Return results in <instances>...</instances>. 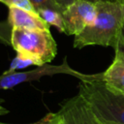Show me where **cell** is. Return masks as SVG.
<instances>
[{
  "instance_id": "5",
  "label": "cell",
  "mask_w": 124,
  "mask_h": 124,
  "mask_svg": "<svg viewBox=\"0 0 124 124\" xmlns=\"http://www.w3.org/2000/svg\"><path fill=\"white\" fill-rule=\"evenodd\" d=\"M96 14V3L87 0L74 1L62 13L64 33L74 36L78 35L94 22Z\"/></svg>"
},
{
  "instance_id": "14",
  "label": "cell",
  "mask_w": 124,
  "mask_h": 124,
  "mask_svg": "<svg viewBox=\"0 0 124 124\" xmlns=\"http://www.w3.org/2000/svg\"><path fill=\"white\" fill-rule=\"evenodd\" d=\"M31 124H63V120L61 115L58 112H56V113H48L44 119Z\"/></svg>"
},
{
  "instance_id": "2",
  "label": "cell",
  "mask_w": 124,
  "mask_h": 124,
  "mask_svg": "<svg viewBox=\"0 0 124 124\" xmlns=\"http://www.w3.org/2000/svg\"><path fill=\"white\" fill-rule=\"evenodd\" d=\"M78 88V94L101 122L124 124V93L108 88L102 80V74L92 79L80 80Z\"/></svg>"
},
{
  "instance_id": "12",
  "label": "cell",
  "mask_w": 124,
  "mask_h": 124,
  "mask_svg": "<svg viewBox=\"0 0 124 124\" xmlns=\"http://www.w3.org/2000/svg\"><path fill=\"white\" fill-rule=\"evenodd\" d=\"M12 26L8 21H0V43L6 46H11Z\"/></svg>"
},
{
  "instance_id": "16",
  "label": "cell",
  "mask_w": 124,
  "mask_h": 124,
  "mask_svg": "<svg viewBox=\"0 0 124 124\" xmlns=\"http://www.w3.org/2000/svg\"><path fill=\"white\" fill-rule=\"evenodd\" d=\"M3 102H4V100H3V99H0V115L7 114V113L9 112V110H8L5 107H3V105H2Z\"/></svg>"
},
{
  "instance_id": "3",
  "label": "cell",
  "mask_w": 124,
  "mask_h": 124,
  "mask_svg": "<svg viewBox=\"0 0 124 124\" xmlns=\"http://www.w3.org/2000/svg\"><path fill=\"white\" fill-rule=\"evenodd\" d=\"M11 46L17 55L39 67L51 62L57 53V45L49 29L12 28Z\"/></svg>"
},
{
  "instance_id": "13",
  "label": "cell",
  "mask_w": 124,
  "mask_h": 124,
  "mask_svg": "<svg viewBox=\"0 0 124 124\" xmlns=\"http://www.w3.org/2000/svg\"><path fill=\"white\" fill-rule=\"evenodd\" d=\"M29 65H33L31 61H29V60H27V59H25V58H23V57H21V56H19V55L16 54V56L15 57V59L12 61L10 68L6 72H4L3 74H11V73L16 72V70L25 68V67H27Z\"/></svg>"
},
{
  "instance_id": "4",
  "label": "cell",
  "mask_w": 124,
  "mask_h": 124,
  "mask_svg": "<svg viewBox=\"0 0 124 124\" xmlns=\"http://www.w3.org/2000/svg\"><path fill=\"white\" fill-rule=\"evenodd\" d=\"M57 74H68L79 78L80 80L92 79L97 75H85L72 69L68 63L67 58L64 59L61 65L45 64L40 68L27 72H14L11 74H2L0 76V89H11L18 84L29 82L32 80H38L46 76H53Z\"/></svg>"
},
{
  "instance_id": "1",
  "label": "cell",
  "mask_w": 124,
  "mask_h": 124,
  "mask_svg": "<svg viewBox=\"0 0 124 124\" xmlns=\"http://www.w3.org/2000/svg\"><path fill=\"white\" fill-rule=\"evenodd\" d=\"M96 11L94 22L75 36L74 47L102 46L124 49V4L99 1Z\"/></svg>"
},
{
  "instance_id": "9",
  "label": "cell",
  "mask_w": 124,
  "mask_h": 124,
  "mask_svg": "<svg viewBox=\"0 0 124 124\" xmlns=\"http://www.w3.org/2000/svg\"><path fill=\"white\" fill-rule=\"evenodd\" d=\"M37 14L46 23L56 27L60 32L64 33V20L61 13L52 9H40Z\"/></svg>"
},
{
  "instance_id": "15",
  "label": "cell",
  "mask_w": 124,
  "mask_h": 124,
  "mask_svg": "<svg viewBox=\"0 0 124 124\" xmlns=\"http://www.w3.org/2000/svg\"><path fill=\"white\" fill-rule=\"evenodd\" d=\"M57 1V3L63 8V9H66L69 5H71L74 1H76V0H56Z\"/></svg>"
},
{
  "instance_id": "18",
  "label": "cell",
  "mask_w": 124,
  "mask_h": 124,
  "mask_svg": "<svg viewBox=\"0 0 124 124\" xmlns=\"http://www.w3.org/2000/svg\"><path fill=\"white\" fill-rule=\"evenodd\" d=\"M0 124H8V123H3V122H0Z\"/></svg>"
},
{
  "instance_id": "17",
  "label": "cell",
  "mask_w": 124,
  "mask_h": 124,
  "mask_svg": "<svg viewBox=\"0 0 124 124\" xmlns=\"http://www.w3.org/2000/svg\"><path fill=\"white\" fill-rule=\"evenodd\" d=\"M87 1H90V2H93V3H97L99 1H105V2H121L124 4V0H87Z\"/></svg>"
},
{
  "instance_id": "8",
  "label": "cell",
  "mask_w": 124,
  "mask_h": 124,
  "mask_svg": "<svg viewBox=\"0 0 124 124\" xmlns=\"http://www.w3.org/2000/svg\"><path fill=\"white\" fill-rule=\"evenodd\" d=\"M8 9V22L12 26V28L45 30L49 29V25L46 23L35 12H30L16 7H9Z\"/></svg>"
},
{
  "instance_id": "11",
  "label": "cell",
  "mask_w": 124,
  "mask_h": 124,
  "mask_svg": "<svg viewBox=\"0 0 124 124\" xmlns=\"http://www.w3.org/2000/svg\"><path fill=\"white\" fill-rule=\"evenodd\" d=\"M0 2L3 3L4 5H6L8 8L16 7V8H19V9H23L26 11L36 13L33 5L31 4V2L29 0H0Z\"/></svg>"
},
{
  "instance_id": "6",
  "label": "cell",
  "mask_w": 124,
  "mask_h": 124,
  "mask_svg": "<svg viewBox=\"0 0 124 124\" xmlns=\"http://www.w3.org/2000/svg\"><path fill=\"white\" fill-rule=\"evenodd\" d=\"M58 113L63 124H103L79 94L65 101Z\"/></svg>"
},
{
  "instance_id": "19",
  "label": "cell",
  "mask_w": 124,
  "mask_h": 124,
  "mask_svg": "<svg viewBox=\"0 0 124 124\" xmlns=\"http://www.w3.org/2000/svg\"><path fill=\"white\" fill-rule=\"evenodd\" d=\"M102 123H103V122H102ZM103 124H108V123H103Z\"/></svg>"
},
{
  "instance_id": "7",
  "label": "cell",
  "mask_w": 124,
  "mask_h": 124,
  "mask_svg": "<svg viewBox=\"0 0 124 124\" xmlns=\"http://www.w3.org/2000/svg\"><path fill=\"white\" fill-rule=\"evenodd\" d=\"M102 80L110 90L124 93V49H115V55L108 68L102 73Z\"/></svg>"
},
{
  "instance_id": "10",
  "label": "cell",
  "mask_w": 124,
  "mask_h": 124,
  "mask_svg": "<svg viewBox=\"0 0 124 124\" xmlns=\"http://www.w3.org/2000/svg\"><path fill=\"white\" fill-rule=\"evenodd\" d=\"M33 5L36 13L40 9H52L59 13H63L64 9L57 3L56 0H29Z\"/></svg>"
}]
</instances>
